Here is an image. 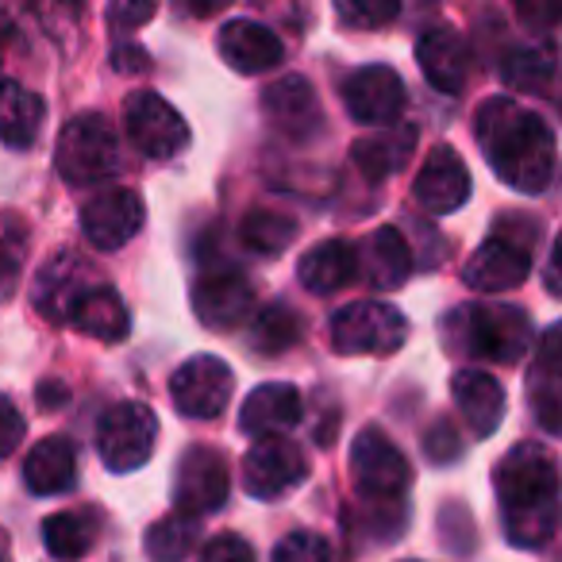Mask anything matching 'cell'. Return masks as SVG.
Returning <instances> with one entry per match:
<instances>
[{
    "instance_id": "cell-1",
    "label": "cell",
    "mask_w": 562,
    "mask_h": 562,
    "mask_svg": "<svg viewBox=\"0 0 562 562\" xmlns=\"http://www.w3.org/2000/svg\"><path fill=\"white\" fill-rule=\"evenodd\" d=\"M477 147L505 186L543 193L554 178V132L543 116L508 97H490L474 116Z\"/></svg>"
},
{
    "instance_id": "cell-2",
    "label": "cell",
    "mask_w": 562,
    "mask_h": 562,
    "mask_svg": "<svg viewBox=\"0 0 562 562\" xmlns=\"http://www.w3.org/2000/svg\"><path fill=\"white\" fill-rule=\"evenodd\" d=\"M501 524L513 547H543L559 528V467L543 443H516L493 470Z\"/></svg>"
},
{
    "instance_id": "cell-3",
    "label": "cell",
    "mask_w": 562,
    "mask_h": 562,
    "mask_svg": "<svg viewBox=\"0 0 562 562\" xmlns=\"http://www.w3.org/2000/svg\"><path fill=\"white\" fill-rule=\"evenodd\" d=\"M443 344L462 359L513 367L531 351V321L516 305H459L443 316Z\"/></svg>"
},
{
    "instance_id": "cell-4",
    "label": "cell",
    "mask_w": 562,
    "mask_h": 562,
    "mask_svg": "<svg viewBox=\"0 0 562 562\" xmlns=\"http://www.w3.org/2000/svg\"><path fill=\"white\" fill-rule=\"evenodd\" d=\"M539 224L528 216H501L497 232L470 255V262L462 266V281L470 290L482 293H501L516 290L524 278L531 273V255H536Z\"/></svg>"
},
{
    "instance_id": "cell-5",
    "label": "cell",
    "mask_w": 562,
    "mask_h": 562,
    "mask_svg": "<svg viewBox=\"0 0 562 562\" xmlns=\"http://www.w3.org/2000/svg\"><path fill=\"white\" fill-rule=\"evenodd\" d=\"M55 166L66 186H97L120 170V139L112 124L97 112H81L63 127L55 147Z\"/></svg>"
},
{
    "instance_id": "cell-6",
    "label": "cell",
    "mask_w": 562,
    "mask_h": 562,
    "mask_svg": "<svg viewBox=\"0 0 562 562\" xmlns=\"http://www.w3.org/2000/svg\"><path fill=\"white\" fill-rule=\"evenodd\" d=\"M405 339V313L385 301H355L331 316V347L339 355H393Z\"/></svg>"
},
{
    "instance_id": "cell-7",
    "label": "cell",
    "mask_w": 562,
    "mask_h": 562,
    "mask_svg": "<svg viewBox=\"0 0 562 562\" xmlns=\"http://www.w3.org/2000/svg\"><path fill=\"white\" fill-rule=\"evenodd\" d=\"M155 439L158 420L139 401L112 405L97 424V454L112 474H132V470L147 467V459L155 454Z\"/></svg>"
},
{
    "instance_id": "cell-8",
    "label": "cell",
    "mask_w": 562,
    "mask_h": 562,
    "mask_svg": "<svg viewBox=\"0 0 562 562\" xmlns=\"http://www.w3.org/2000/svg\"><path fill=\"white\" fill-rule=\"evenodd\" d=\"M351 474H355V485L367 501H401L405 490L413 485V467L408 459L397 451L385 431L378 428H362L351 443Z\"/></svg>"
},
{
    "instance_id": "cell-9",
    "label": "cell",
    "mask_w": 562,
    "mask_h": 562,
    "mask_svg": "<svg viewBox=\"0 0 562 562\" xmlns=\"http://www.w3.org/2000/svg\"><path fill=\"white\" fill-rule=\"evenodd\" d=\"M193 313L204 328L232 331L255 316V290L247 273L232 262H204L201 278L193 285Z\"/></svg>"
},
{
    "instance_id": "cell-10",
    "label": "cell",
    "mask_w": 562,
    "mask_h": 562,
    "mask_svg": "<svg viewBox=\"0 0 562 562\" xmlns=\"http://www.w3.org/2000/svg\"><path fill=\"white\" fill-rule=\"evenodd\" d=\"M308 477V459L293 439L262 436L243 454V490L258 501H278Z\"/></svg>"
},
{
    "instance_id": "cell-11",
    "label": "cell",
    "mask_w": 562,
    "mask_h": 562,
    "mask_svg": "<svg viewBox=\"0 0 562 562\" xmlns=\"http://www.w3.org/2000/svg\"><path fill=\"white\" fill-rule=\"evenodd\" d=\"M124 120L135 150L155 158V162H170L189 147V124L181 120V112L158 93H150V89H139V93L127 97Z\"/></svg>"
},
{
    "instance_id": "cell-12",
    "label": "cell",
    "mask_w": 562,
    "mask_h": 562,
    "mask_svg": "<svg viewBox=\"0 0 562 562\" xmlns=\"http://www.w3.org/2000/svg\"><path fill=\"white\" fill-rule=\"evenodd\" d=\"M235 374L224 359L216 355H196V359L181 362L170 378V401L181 416L189 420H212L227 408L232 401Z\"/></svg>"
},
{
    "instance_id": "cell-13",
    "label": "cell",
    "mask_w": 562,
    "mask_h": 562,
    "mask_svg": "<svg viewBox=\"0 0 562 562\" xmlns=\"http://www.w3.org/2000/svg\"><path fill=\"white\" fill-rule=\"evenodd\" d=\"M232 474L227 459L216 447H193L181 454L178 477H173V505L186 516H212L227 501Z\"/></svg>"
},
{
    "instance_id": "cell-14",
    "label": "cell",
    "mask_w": 562,
    "mask_h": 562,
    "mask_svg": "<svg viewBox=\"0 0 562 562\" xmlns=\"http://www.w3.org/2000/svg\"><path fill=\"white\" fill-rule=\"evenodd\" d=\"M339 93L351 120L362 127H393L405 112V81L390 66H362L347 74Z\"/></svg>"
},
{
    "instance_id": "cell-15",
    "label": "cell",
    "mask_w": 562,
    "mask_h": 562,
    "mask_svg": "<svg viewBox=\"0 0 562 562\" xmlns=\"http://www.w3.org/2000/svg\"><path fill=\"white\" fill-rule=\"evenodd\" d=\"M143 220H147V209L135 189H101L81 209V232L97 250H120L139 235Z\"/></svg>"
},
{
    "instance_id": "cell-16",
    "label": "cell",
    "mask_w": 562,
    "mask_h": 562,
    "mask_svg": "<svg viewBox=\"0 0 562 562\" xmlns=\"http://www.w3.org/2000/svg\"><path fill=\"white\" fill-rule=\"evenodd\" d=\"M413 196L420 209H428L431 216H447V212H459L470 196V173L467 162L459 158V150L439 143L428 158H424L420 173L413 181Z\"/></svg>"
},
{
    "instance_id": "cell-17",
    "label": "cell",
    "mask_w": 562,
    "mask_h": 562,
    "mask_svg": "<svg viewBox=\"0 0 562 562\" xmlns=\"http://www.w3.org/2000/svg\"><path fill=\"white\" fill-rule=\"evenodd\" d=\"M262 112L281 135L290 139H308L321 127V101H316V89L308 86L301 74H285L273 86H266L262 93Z\"/></svg>"
},
{
    "instance_id": "cell-18",
    "label": "cell",
    "mask_w": 562,
    "mask_h": 562,
    "mask_svg": "<svg viewBox=\"0 0 562 562\" xmlns=\"http://www.w3.org/2000/svg\"><path fill=\"white\" fill-rule=\"evenodd\" d=\"M416 63H420L424 78L439 93H462L470 78V47L454 27H428L416 43Z\"/></svg>"
},
{
    "instance_id": "cell-19",
    "label": "cell",
    "mask_w": 562,
    "mask_h": 562,
    "mask_svg": "<svg viewBox=\"0 0 562 562\" xmlns=\"http://www.w3.org/2000/svg\"><path fill=\"white\" fill-rule=\"evenodd\" d=\"M301 413H305V401H301V390L290 382H270L258 385L247 401H243L239 413V431L243 436H285L293 424H301Z\"/></svg>"
},
{
    "instance_id": "cell-20",
    "label": "cell",
    "mask_w": 562,
    "mask_h": 562,
    "mask_svg": "<svg viewBox=\"0 0 562 562\" xmlns=\"http://www.w3.org/2000/svg\"><path fill=\"white\" fill-rule=\"evenodd\" d=\"M93 281H101V278L89 270V262H81L74 250H63V255H55L43 266L40 281H35V308H40L43 316H50L55 324H66L70 305L93 285Z\"/></svg>"
},
{
    "instance_id": "cell-21",
    "label": "cell",
    "mask_w": 562,
    "mask_h": 562,
    "mask_svg": "<svg viewBox=\"0 0 562 562\" xmlns=\"http://www.w3.org/2000/svg\"><path fill=\"white\" fill-rule=\"evenodd\" d=\"M562 328L551 324L539 339V351L536 362H531V374H528V401L536 408L539 424H543L547 436H559V413H562Z\"/></svg>"
},
{
    "instance_id": "cell-22",
    "label": "cell",
    "mask_w": 562,
    "mask_h": 562,
    "mask_svg": "<svg viewBox=\"0 0 562 562\" xmlns=\"http://www.w3.org/2000/svg\"><path fill=\"white\" fill-rule=\"evenodd\" d=\"M220 58H224L235 74H266V70H273V66H281L285 47H281V40L266 24L232 20V24H224V32H220Z\"/></svg>"
},
{
    "instance_id": "cell-23",
    "label": "cell",
    "mask_w": 562,
    "mask_h": 562,
    "mask_svg": "<svg viewBox=\"0 0 562 562\" xmlns=\"http://www.w3.org/2000/svg\"><path fill=\"white\" fill-rule=\"evenodd\" d=\"M66 324L74 331L89 339H101V344H120V339L132 331V316H127V305L120 301L116 290H109L104 281H93L86 293L70 305L66 313Z\"/></svg>"
},
{
    "instance_id": "cell-24",
    "label": "cell",
    "mask_w": 562,
    "mask_h": 562,
    "mask_svg": "<svg viewBox=\"0 0 562 562\" xmlns=\"http://www.w3.org/2000/svg\"><path fill=\"white\" fill-rule=\"evenodd\" d=\"M451 397L477 439L493 436L505 420V385L485 370H459L451 378Z\"/></svg>"
},
{
    "instance_id": "cell-25",
    "label": "cell",
    "mask_w": 562,
    "mask_h": 562,
    "mask_svg": "<svg viewBox=\"0 0 562 562\" xmlns=\"http://www.w3.org/2000/svg\"><path fill=\"white\" fill-rule=\"evenodd\" d=\"M355 250H359V273L374 290H397L413 273V250L397 227H378Z\"/></svg>"
},
{
    "instance_id": "cell-26",
    "label": "cell",
    "mask_w": 562,
    "mask_h": 562,
    "mask_svg": "<svg viewBox=\"0 0 562 562\" xmlns=\"http://www.w3.org/2000/svg\"><path fill=\"white\" fill-rule=\"evenodd\" d=\"M359 278V250L347 239H324L313 250H305V258L297 262V281L308 293H328L344 290Z\"/></svg>"
},
{
    "instance_id": "cell-27",
    "label": "cell",
    "mask_w": 562,
    "mask_h": 562,
    "mask_svg": "<svg viewBox=\"0 0 562 562\" xmlns=\"http://www.w3.org/2000/svg\"><path fill=\"white\" fill-rule=\"evenodd\" d=\"M78 477V447L66 436H47L32 447L24 462V482L40 497H58L66 493Z\"/></svg>"
},
{
    "instance_id": "cell-28",
    "label": "cell",
    "mask_w": 562,
    "mask_h": 562,
    "mask_svg": "<svg viewBox=\"0 0 562 562\" xmlns=\"http://www.w3.org/2000/svg\"><path fill=\"white\" fill-rule=\"evenodd\" d=\"M43 116H47V109H43V101L32 89H24L20 81L0 78V143L4 147H32L43 127Z\"/></svg>"
},
{
    "instance_id": "cell-29",
    "label": "cell",
    "mask_w": 562,
    "mask_h": 562,
    "mask_svg": "<svg viewBox=\"0 0 562 562\" xmlns=\"http://www.w3.org/2000/svg\"><path fill=\"white\" fill-rule=\"evenodd\" d=\"M413 147H416V132L408 127V132H390V135H370V139H359L351 147V158L367 181H385L390 173H397L401 166H408Z\"/></svg>"
},
{
    "instance_id": "cell-30",
    "label": "cell",
    "mask_w": 562,
    "mask_h": 562,
    "mask_svg": "<svg viewBox=\"0 0 562 562\" xmlns=\"http://www.w3.org/2000/svg\"><path fill=\"white\" fill-rule=\"evenodd\" d=\"M43 543L50 559L78 562L97 543V516L93 513H55L43 520Z\"/></svg>"
},
{
    "instance_id": "cell-31",
    "label": "cell",
    "mask_w": 562,
    "mask_h": 562,
    "mask_svg": "<svg viewBox=\"0 0 562 562\" xmlns=\"http://www.w3.org/2000/svg\"><path fill=\"white\" fill-rule=\"evenodd\" d=\"M196 547V516L173 513L166 520L150 524L147 539H143V551L150 562H186Z\"/></svg>"
},
{
    "instance_id": "cell-32",
    "label": "cell",
    "mask_w": 562,
    "mask_h": 562,
    "mask_svg": "<svg viewBox=\"0 0 562 562\" xmlns=\"http://www.w3.org/2000/svg\"><path fill=\"white\" fill-rule=\"evenodd\" d=\"M27 243H32L27 220L12 209H0V301H9L16 290L27 262Z\"/></svg>"
},
{
    "instance_id": "cell-33",
    "label": "cell",
    "mask_w": 562,
    "mask_h": 562,
    "mask_svg": "<svg viewBox=\"0 0 562 562\" xmlns=\"http://www.w3.org/2000/svg\"><path fill=\"white\" fill-rule=\"evenodd\" d=\"M255 328H250V344L262 355H281L290 347L301 344V316L290 305H266L262 313L250 316Z\"/></svg>"
},
{
    "instance_id": "cell-34",
    "label": "cell",
    "mask_w": 562,
    "mask_h": 562,
    "mask_svg": "<svg viewBox=\"0 0 562 562\" xmlns=\"http://www.w3.org/2000/svg\"><path fill=\"white\" fill-rule=\"evenodd\" d=\"M505 81L524 93H551L554 86V47H520L505 58Z\"/></svg>"
},
{
    "instance_id": "cell-35",
    "label": "cell",
    "mask_w": 562,
    "mask_h": 562,
    "mask_svg": "<svg viewBox=\"0 0 562 562\" xmlns=\"http://www.w3.org/2000/svg\"><path fill=\"white\" fill-rule=\"evenodd\" d=\"M293 235H297L293 216H285V212H278V209H255L243 220V243H247L255 255H281V250L293 243Z\"/></svg>"
},
{
    "instance_id": "cell-36",
    "label": "cell",
    "mask_w": 562,
    "mask_h": 562,
    "mask_svg": "<svg viewBox=\"0 0 562 562\" xmlns=\"http://www.w3.org/2000/svg\"><path fill=\"white\" fill-rule=\"evenodd\" d=\"M401 12V0H336L339 24L355 27V32H374V27L393 24Z\"/></svg>"
},
{
    "instance_id": "cell-37",
    "label": "cell",
    "mask_w": 562,
    "mask_h": 562,
    "mask_svg": "<svg viewBox=\"0 0 562 562\" xmlns=\"http://www.w3.org/2000/svg\"><path fill=\"white\" fill-rule=\"evenodd\" d=\"M273 562H331V547L313 531H293L273 547Z\"/></svg>"
},
{
    "instance_id": "cell-38",
    "label": "cell",
    "mask_w": 562,
    "mask_h": 562,
    "mask_svg": "<svg viewBox=\"0 0 562 562\" xmlns=\"http://www.w3.org/2000/svg\"><path fill=\"white\" fill-rule=\"evenodd\" d=\"M158 12V0H109V24L116 32H135Z\"/></svg>"
},
{
    "instance_id": "cell-39",
    "label": "cell",
    "mask_w": 562,
    "mask_h": 562,
    "mask_svg": "<svg viewBox=\"0 0 562 562\" xmlns=\"http://www.w3.org/2000/svg\"><path fill=\"white\" fill-rule=\"evenodd\" d=\"M24 436H27L24 416H20V408L12 405V397L0 393V459H9V454L24 443Z\"/></svg>"
},
{
    "instance_id": "cell-40",
    "label": "cell",
    "mask_w": 562,
    "mask_h": 562,
    "mask_svg": "<svg viewBox=\"0 0 562 562\" xmlns=\"http://www.w3.org/2000/svg\"><path fill=\"white\" fill-rule=\"evenodd\" d=\"M201 562H255V547L239 536H216L212 543H204Z\"/></svg>"
},
{
    "instance_id": "cell-41",
    "label": "cell",
    "mask_w": 562,
    "mask_h": 562,
    "mask_svg": "<svg viewBox=\"0 0 562 562\" xmlns=\"http://www.w3.org/2000/svg\"><path fill=\"white\" fill-rule=\"evenodd\" d=\"M424 451H428L431 462H454L462 454V443H459V436H454L451 424L439 420L436 428L428 431V439H424Z\"/></svg>"
},
{
    "instance_id": "cell-42",
    "label": "cell",
    "mask_w": 562,
    "mask_h": 562,
    "mask_svg": "<svg viewBox=\"0 0 562 562\" xmlns=\"http://www.w3.org/2000/svg\"><path fill=\"white\" fill-rule=\"evenodd\" d=\"M559 4L562 0H516V12L528 27H539V32H551L559 24Z\"/></svg>"
},
{
    "instance_id": "cell-43",
    "label": "cell",
    "mask_w": 562,
    "mask_h": 562,
    "mask_svg": "<svg viewBox=\"0 0 562 562\" xmlns=\"http://www.w3.org/2000/svg\"><path fill=\"white\" fill-rule=\"evenodd\" d=\"M232 0H181V9L189 12V16H201V20H209V16H216V12H224Z\"/></svg>"
},
{
    "instance_id": "cell-44",
    "label": "cell",
    "mask_w": 562,
    "mask_h": 562,
    "mask_svg": "<svg viewBox=\"0 0 562 562\" xmlns=\"http://www.w3.org/2000/svg\"><path fill=\"white\" fill-rule=\"evenodd\" d=\"M9 43H12V20L0 12V58H4V50H9Z\"/></svg>"
},
{
    "instance_id": "cell-45",
    "label": "cell",
    "mask_w": 562,
    "mask_h": 562,
    "mask_svg": "<svg viewBox=\"0 0 562 562\" xmlns=\"http://www.w3.org/2000/svg\"><path fill=\"white\" fill-rule=\"evenodd\" d=\"M66 397V393H58V390H43L40 393V401H63Z\"/></svg>"
},
{
    "instance_id": "cell-46",
    "label": "cell",
    "mask_w": 562,
    "mask_h": 562,
    "mask_svg": "<svg viewBox=\"0 0 562 562\" xmlns=\"http://www.w3.org/2000/svg\"><path fill=\"white\" fill-rule=\"evenodd\" d=\"M0 562H9V559H4V551H0Z\"/></svg>"
},
{
    "instance_id": "cell-47",
    "label": "cell",
    "mask_w": 562,
    "mask_h": 562,
    "mask_svg": "<svg viewBox=\"0 0 562 562\" xmlns=\"http://www.w3.org/2000/svg\"><path fill=\"white\" fill-rule=\"evenodd\" d=\"M78 4H81V0H74V9H78Z\"/></svg>"
}]
</instances>
